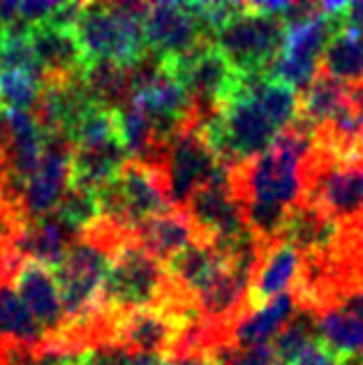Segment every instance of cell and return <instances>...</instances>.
Here are the masks:
<instances>
[{"label": "cell", "mask_w": 363, "mask_h": 365, "mask_svg": "<svg viewBox=\"0 0 363 365\" xmlns=\"http://www.w3.org/2000/svg\"><path fill=\"white\" fill-rule=\"evenodd\" d=\"M44 335V329L35 322L14 287L0 282V342L7 347L33 349Z\"/></svg>", "instance_id": "obj_27"}, {"label": "cell", "mask_w": 363, "mask_h": 365, "mask_svg": "<svg viewBox=\"0 0 363 365\" xmlns=\"http://www.w3.org/2000/svg\"><path fill=\"white\" fill-rule=\"evenodd\" d=\"M292 310L294 299L290 294L278 296L275 301L257 307L234 326V342L241 344L243 349L271 344L282 333L285 326L292 322Z\"/></svg>", "instance_id": "obj_24"}, {"label": "cell", "mask_w": 363, "mask_h": 365, "mask_svg": "<svg viewBox=\"0 0 363 365\" xmlns=\"http://www.w3.org/2000/svg\"><path fill=\"white\" fill-rule=\"evenodd\" d=\"M342 28L363 31V3H349L345 16H342Z\"/></svg>", "instance_id": "obj_34"}, {"label": "cell", "mask_w": 363, "mask_h": 365, "mask_svg": "<svg viewBox=\"0 0 363 365\" xmlns=\"http://www.w3.org/2000/svg\"><path fill=\"white\" fill-rule=\"evenodd\" d=\"M285 26L280 19L257 14L252 9L232 19L218 31L213 44L243 76H264L271 72L285 44Z\"/></svg>", "instance_id": "obj_6"}, {"label": "cell", "mask_w": 363, "mask_h": 365, "mask_svg": "<svg viewBox=\"0 0 363 365\" xmlns=\"http://www.w3.org/2000/svg\"><path fill=\"white\" fill-rule=\"evenodd\" d=\"M301 252L294 245L282 241L280 245L275 243L273 247H269L250 284V301L247 303H250L252 310L287 294L294 280L301 275Z\"/></svg>", "instance_id": "obj_20"}, {"label": "cell", "mask_w": 363, "mask_h": 365, "mask_svg": "<svg viewBox=\"0 0 363 365\" xmlns=\"http://www.w3.org/2000/svg\"><path fill=\"white\" fill-rule=\"evenodd\" d=\"M160 63L185 86L195 102L197 120H204L223 109V104L234 98L245 79L213 42H202L180 58Z\"/></svg>", "instance_id": "obj_5"}, {"label": "cell", "mask_w": 363, "mask_h": 365, "mask_svg": "<svg viewBox=\"0 0 363 365\" xmlns=\"http://www.w3.org/2000/svg\"><path fill=\"white\" fill-rule=\"evenodd\" d=\"M111 266V255L95 241H76L65 262L56 268L68 319L88 317L95 301L102 296V287Z\"/></svg>", "instance_id": "obj_10"}, {"label": "cell", "mask_w": 363, "mask_h": 365, "mask_svg": "<svg viewBox=\"0 0 363 365\" xmlns=\"http://www.w3.org/2000/svg\"><path fill=\"white\" fill-rule=\"evenodd\" d=\"M354 104V88L319 74L301 98V118L312 130L327 128Z\"/></svg>", "instance_id": "obj_23"}, {"label": "cell", "mask_w": 363, "mask_h": 365, "mask_svg": "<svg viewBox=\"0 0 363 365\" xmlns=\"http://www.w3.org/2000/svg\"><path fill=\"white\" fill-rule=\"evenodd\" d=\"M185 329V307H148L123 314L116 326V342L135 351V356H162L178 347Z\"/></svg>", "instance_id": "obj_12"}, {"label": "cell", "mask_w": 363, "mask_h": 365, "mask_svg": "<svg viewBox=\"0 0 363 365\" xmlns=\"http://www.w3.org/2000/svg\"><path fill=\"white\" fill-rule=\"evenodd\" d=\"M169 273L165 262L153 257L139 243H126L111 257L100 301L104 307L132 314L165 305Z\"/></svg>", "instance_id": "obj_3"}, {"label": "cell", "mask_w": 363, "mask_h": 365, "mask_svg": "<svg viewBox=\"0 0 363 365\" xmlns=\"http://www.w3.org/2000/svg\"><path fill=\"white\" fill-rule=\"evenodd\" d=\"M123 143H109L100 148H74L72 153V185L98 192L116 180L130 165Z\"/></svg>", "instance_id": "obj_22"}, {"label": "cell", "mask_w": 363, "mask_h": 365, "mask_svg": "<svg viewBox=\"0 0 363 365\" xmlns=\"http://www.w3.org/2000/svg\"><path fill=\"white\" fill-rule=\"evenodd\" d=\"M72 232L56 215L33 220V225L26 229L24 236L19 238V245L28 255V259L40 262L46 268L56 271L68 257L70 247L74 245Z\"/></svg>", "instance_id": "obj_25"}, {"label": "cell", "mask_w": 363, "mask_h": 365, "mask_svg": "<svg viewBox=\"0 0 363 365\" xmlns=\"http://www.w3.org/2000/svg\"><path fill=\"white\" fill-rule=\"evenodd\" d=\"M53 215L58 217L72 234L86 232V229H91L102 217L98 192L70 185V190L65 192V197Z\"/></svg>", "instance_id": "obj_29"}, {"label": "cell", "mask_w": 363, "mask_h": 365, "mask_svg": "<svg viewBox=\"0 0 363 365\" xmlns=\"http://www.w3.org/2000/svg\"><path fill=\"white\" fill-rule=\"evenodd\" d=\"M3 356H5V349L0 347V365H3Z\"/></svg>", "instance_id": "obj_38"}, {"label": "cell", "mask_w": 363, "mask_h": 365, "mask_svg": "<svg viewBox=\"0 0 363 365\" xmlns=\"http://www.w3.org/2000/svg\"><path fill=\"white\" fill-rule=\"evenodd\" d=\"M315 335L336 365L363 361V292L324 310L315 322Z\"/></svg>", "instance_id": "obj_15"}, {"label": "cell", "mask_w": 363, "mask_h": 365, "mask_svg": "<svg viewBox=\"0 0 363 365\" xmlns=\"http://www.w3.org/2000/svg\"><path fill=\"white\" fill-rule=\"evenodd\" d=\"M137 236L141 238L139 245L146 247L153 257H158L160 262H171L178 252L197 243L199 232L185 210L171 208L169 213L150 217L141 225Z\"/></svg>", "instance_id": "obj_21"}, {"label": "cell", "mask_w": 363, "mask_h": 365, "mask_svg": "<svg viewBox=\"0 0 363 365\" xmlns=\"http://www.w3.org/2000/svg\"><path fill=\"white\" fill-rule=\"evenodd\" d=\"M72 143L65 137L46 139V150L42 162L28 178L21 206L31 220H42L56 213L65 192L72 185Z\"/></svg>", "instance_id": "obj_13"}, {"label": "cell", "mask_w": 363, "mask_h": 365, "mask_svg": "<svg viewBox=\"0 0 363 365\" xmlns=\"http://www.w3.org/2000/svg\"><path fill=\"white\" fill-rule=\"evenodd\" d=\"M130 365H171V363H167V359L162 356H132Z\"/></svg>", "instance_id": "obj_36"}, {"label": "cell", "mask_w": 363, "mask_h": 365, "mask_svg": "<svg viewBox=\"0 0 363 365\" xmlns=\"http://www.w3.org/2000/svg\"><path fill=\"white\" fill-rule=\"evenodd\" d=\"M282 241L308 255H331L342 241V225L310 204H296L285 220Z\"/></svg>", "instance_id": "obj_19"}, {"label": "cell", "mask_w": 363, "mask_h": 365, "mask_svg": "<svg viewBox=\"0 0 363 365\" xmlns=\"http://www.w3.org/2000/svg\"><path fill=\"white\" fill-rule=\"evenodd\" d=\"M229 365H282L280 359L275 356V351L271 344H264V347H252V349H243L238 356L232 359Z\"/></svg>", "instance_id": "obj_32"}, {"label": "cell", "mask_w": 363, "mask_h": 365, "mask_svg": "<svg viewBox=\"0 0 363 365\" xmlns=\"http://www.w3.org/2000/svg\"><path fill=\"white\" fill-rule=\"evenodd\" d=\"M98 199L102 217H107L109 225L132 227L135 232L150 217L171 210L165 174L144 162H130L116 180L98 190Z\"/></svg>", "instance_id": "obj_4"}, {"label": "cell", "mask_w": 363, "mask_h": 365, "mask_svg": "<svg viewBox=\"0 0 363 365\" xmlns=\"http://www.w3.org/2000/svg\"><path fill=\"white\" fill-rule=\"evenodd\" d=\"M31 44L42 67L44 81L61 76H81L86 61L76 42L74 28L61 24H42L31 31Z\"/></svg>", "instance_id": "obj_17"}, {"label": "cell", "mask_w": 363, "mask_h": 365, "mask_svg": "<svg viewBox=\"0 0 363 365\" xmlns=\"http://www.w3.org/2000/svg\"><path fill=\"white\" fill-rule=\"evenodd\" d=\"M14 289L35 317V322L44 329V333L58 331L68 322L61 284L51 268L33 262V259H24V264L16 268Z\"/></svg>", "instance_id": "obj_16"}, {"label": "cell", "mask_w": 363, "mask_h": 365, "mask_svg": "<svg viewBox=\"0 0 363 365\" xmlns=\"http://www.w3.org/2000/svg\"><path fill=\"white\" fill-rule=\"evenodd\" d=\"M44 81L28 72H0V109L5 113H21L37 109Z\"/></svg>", "instance_id": "obj_28"}, {"label": "cell", "mask_w": 363, "mask_h": 365, "mask_svg": "<svg viewBox=\"0 0 363 365\" xmlns=\"http://www.w3.org/2000/svg\"><path fill=\"white\" fill-rule=\"evenodd\" d=\"M315 148V130L303 120L294 125L264 155L243 165L236 190L245 210L247 229L264 243L282 234L287 213L299 204L303 192V162Z\"/></svg>", "instance_id": "obj_1"}, {"label": "cell", "mask_w": 363, "mask_h": 365, "mask_svg": "<svg viewBox=\"0 0 363 365\" xmlns=\"http://www.w3.org/2000/svg\"><path fill=\"white\" fill-rule=\"evenodd\" d=\"M14 201V197L9 195V187H7V174L0 167V241L14 232V210L9 208V204Z\"/></svg>", "instance_id": "obj_31"}, {"label": "cell", "mask_w": 363, "mask_h": 365, "mask_svg": "<svg viewBox=\"0 0 363 365\" xmlns=\"http://www.w3.org/2000/svg\"><path fill=\"white\" fill-rule=\"evenodd\" d=\"M315 338H317V335H315V326L308 319H294L285 326L282 333L271 342V347L275 351V356L280 359V363L287 365L299 356Z\"/></svg>", "instance_id": "obj_30"}, {"label": "cell", "mask_w": 363, "mask_h": 365, "mask_svg": "<svg viewBox=\"0 0 363 365\" xmlns=\"http://www.w3.org/2000/svg\"><path fill=\"white\" fill-rule=\"evenodd\" d=\"M144 3L83 5L74 21L86 70L93 65H116L135 70L144 63Z\"/></svg>", "instance_id": "obj_2"}, {"label": "cell", "mask_w": 363, "mask_h": 365, "mask_svg": "<svg viewBox=\"0 0 363 365\" xmlns=\"http://www.w3.org/2000/svg\"><path fill=\"white\" fill-rule=\"evenodd\" d=\"M229 167H220L206 185L188 201V215L199 234H206L215 245L229 243L247 232L245 210L229 176Z\"/></svg>", "instance_id": "obj_11"}, {"label": "cell", "mask_w": 363, "mask_h": 365, "mask_svg": "<svg viewBox=\"0 0 363 365\" xmlns=\"http://www.w3.org/2000/svg\"><path fill=\"white\" fill-rule=\"evenodd\" d=\"M319 153L315 169L305 171V204L322 210L336 222L363 217V158L336 160Z\"/></svg>", "instance_id": "obj_7"}, {"label": "cell", "mask_w": 363, "mask_h": 365, "mask_svg": "<svg viewBox=\"0 0 363 365\" xmlns=\"http://www.w3.org/2000/svg\"><path fill=\"white\" fill-rule=\"evenodd\" d=\"M287 365H336V361H333V356L329 354V349L324 347V344L315 338L308 347H305L299 356H296L292 363Z\"/></svg>", "instance_id": "obj_33"}, {"label": "cell", "mask_w": 363, "mask_h": 365, "mask_svg": "<svg viewBox=\"0 0 363 365\" xmlns=\"http://www.w3.org/2000/svg\"><path fill=\"white\" fill-rule=\"evenodd\" d=\"M322 74L352 88L363 83V31L340 28L322 56Z\"/></svg>", "instance_id": "obj_26"}, {"label": "cell", "mask_w": 363, "mask_h": 365, "mask_svg": "<svg viewBox=\"0 0 363 365\" xmlns=\"http://www.w3.org/2000/svg\"><path fill=\"white\" fill-rule=\"evenodd\" d=\"M146 49L158 56V61H171L190 53L202 44L204 28L185 3H153L146 5L144 19Z\"/></svg>", "instance_id": "obj_14"}, {"label": "cell", "mask_w": 363, "mask_h": 365, "mask_svg": "<svg viewBox=\"0 0 363 365\" xmlns=\"http://www.w3.org/2000/svg\"><path fill=\"white\" fill-rule=\"evenodd\" d=\"M338 31L340 21L327 16L322 9L287 24L282 51L273 63L269 76L290 86L296 93L308 91L319 76V58L324 56V49Z\"/></svg>", "instance_id": "obj_8"}, {"label": "cell", "mask_w": 363, "mask_h": 365, "mask_svg": "<svg viewBox=\"0 0 363 365\" xmlns=\"http://www.w3.org/2000/svg\"><path fill=\"white\" fill-rule=\"evenodd\" d=\"M229 268H232V264L218 245L197 241L171 259L167 264V273L169 280H174L180 289L195 294L199 299L218 280H223L229 273Z\"/></svg>", "instance_id": "obj_18"}, {"label": "cell", "mask_w": 363, "mask_h": 365, "mask_svg": "<svg viewBox=\"0 0 363 365\" xmlns=\"http://www.w3.org/2000/svg\"><path fill=\"white\" fill-rule=\"evenodd\" d=\"M171 365H223V361L211 354H190V356H176Z\"/></svg>", "instance_id": "obj_35"}, {"label": "cell", "mask_w": 363, "mask_h": 365, "mask_svg": "<svg viewBox=\"0 0 363 365\" xmlns=\"http://www.w3.org/2000/svg\"><path fill=\"white\" fill-rule=\"evenodd\" d=\"M220 165L213 148L208 146L199 120L180 130L174 139L169 141L167 155H165V182L169 190V197L176 206H188L195 192H199L208 180H211Z\"/></svg>", "instance_id": "obj_9"}, {"label": "cell", "mask_w": 363, "mask_h": 365, "mask_svg": "<svg viewBox=\"0 0 363 365\" xmlns=\"http://www.w3.org/2000/svg\"><path fill=\"white\" fill-rule=\"evenodd\" d=\"M354 102L359 104V107H363V83L354 88Z\"/></svg>", "instance_id": "obj_37"}]
</instances>
